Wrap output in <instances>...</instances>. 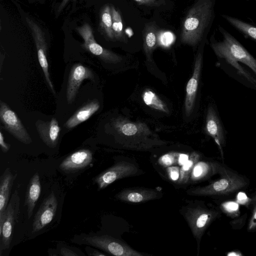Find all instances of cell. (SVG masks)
<instances>
[{
	"mask_svg": "<svg viewBox=\"0 0 256 256\" xmlns=\"http://www.w3.org/2000/svg\"><path fill=\"white\" fill-rule=\"evenodd\" d=\"M180 153L172 152L162 156L158 160V163L163 166L169 167L178 164Z\"/></svg>",
	"mask_w": 256,
	"mask_h": 256,
	"instance_id": "30",
	"label": "cell"
},
{
	"mask_svg": "<svg viewBox=\"0 0 256 256\" xmlns=\"http://www.w3.org/2000/svg\"><path fill=\"white\" fill-rule=\"evenodd\" d=\"M92 160V152L88 149H82L67 156L60 164L59 168L65 172H72L86 168Z\"/></svg>",
	"mask_w": 256,
	"mask_h": 256,
	"instance_id": "16",
	"label": "cell"
},
{
	"mask_svg": "<svg viewBox=\"0 0 256 256\" xmlns=\"http://www.w3.org/2000/svg\"><path fill=\"white\" fill-rule=\"evenodd\" d=\"M162 196V192L158 189L146 188H124L115 196L119 200L132 204L144 202Z\"/></svg>",
	"mask_w": 256,
	"mask_h": 256,
	"instance_id": "14",
	"label": "cell"
},
{
	"mask_svg": "<svg viewBox=\"0 0 256 256\" xmlns=\"http://www.w3.org/2000/svg\"><path fill=\"white\" fill-rule=\"evenodd\" d=\"M222 210L228 216H236L239 213V206L237 202H226L221 204Z\"/></svg>",
	"mask_w": 256,
	"mask_h": 256,
	"instance_id": "32",
	"label": "cell"
},
{
	"mask_svg": "<svg viewBox=\"0 0 256 256\" xmlns=\"http://www.w3.org/2000/svg\"><path fill=\"white\" fill-rule=\"evenodd\" d=\"M203 50H200L196 56L193 73L186 86L184 111L187 117L190 116L195 105L196 96L202 67Z\"/></svg>",
	"mask_w": 256,
	"mask_h": 256,
	"instance_id": "11",
	"label": "cell"
},
{
	"mask_svg": "<svg viewBox=\"0 0 256 256\" xmlns=\"http://www.w3.org/2000/svg\"><path fill=\"white\" fill-rule=\"evenodd\" d=\"M68 0H64L62 2L59 8L58 12H60L61 10L64 8V5L66 4Z\"/></svg>",
	"mask_w": 256,
	"mask_h": 256,
	"instance_id": "41",
	"label": "cell"
},
{
	"mask_svg": "<svg viewBox=\"0 0 256 256\" xmlns=\"http://www.w3.org/2000/svg\"><path fill=\"white\" fill-rule=\"evenodd\" d=\"M26 21L28 26L34 38L38 52V60L48 86L52 93L56 94L53 84L50 78L48 64L47 60V44L44 32L40 26L32 19L26 16Z\"/></svg>",
	"mask_w": 256,
	"mask_h": 256,
	"instance_id": "10",
	"label": "cell"
},
{
	"mask_svg": "<svg viewBox=\"0 0 256 256\" xmlns=\"http://www.w3.org/2000/svg\"><path fill=\"white\" fill-rule=\"evenodd\" d=\"M205 130L214 140L222 155V150L226 145V134L218 114L212 104H209L208 108Z\"/></svg>",
	"mask_w": 256,
	"mask_h": 256,
	"instance_id": "15",
	"label": "cell"
},
{
	"mask_svg": "<svg viewBox=\"0 0 256 256\" xmlns=\"http://www.w3.org/2000/svg\"><path fill=\"white\" fill-rule=\"evenodd\" d=\"M86 252L89 256H105L106 254L102 252H101L96 250L90 247H87L86 249Z\"/></svg>",
	"mask_w": 256,
	"mask_h": 256,
	"instance_id": "36",
	"label": "cell"
},
{
	"mask_svg": "<svg viewBox=\"0 0 256 256\" xmlns=\"http://www.w3.org/2000/svg\"><path fill=\"white\" fill-rule=\"evenodd\" d=\"M142 98L147 106L161 112H168L166 104L152 91L146 90L143 94Z\"/></svg>",
	"mask_w": 256,
	"mask_h": 256,
	"instance_id": "28",
	"label": "cell"
},
{
	"mask_svg": "<svg viewBox=\"0 0 256 256\" xmlns=\"http://www.w3.org/2000/svg\"><path fill=\"white\" fill-rule=\"evenodd\" d=\"M218 174L219 178L208 184L192 188L186 190V194L204 196L228 195L242 190L249 184L246 178L223 164Z\"/></svg>",
	"mask_w": 256,
	"mask_h": 256,
	"instance_id": "2",
	"label": "cell"
},
{
	"mask_svg": "<svg viewBox=\"0 0 256 256\" xmlns=\"http://www.w3.org/2000/svg\"><path fill=\"white\" fill-rule=\"evenodd\" d=\"M222 17L237 30L256 41V27L230 16L222 14Z\"/></svg>",
	"mask_w": 256,
	"mask_h": 256,
	"instance_id": "25",
	"label": "cell"
},
{
	"mask_svg": "<svg viewBox=\"0 0 256 256\" xmlns=\"http://www.w3.org/2000/svg\"><path fill=\"white\" fill-rule=\"evenodd\" d=\"M189 157L190 156L187 154H180L178 158V164L182 166L188 160Z\"/></svg>",
	"mask_w": 256,
	"mask_h": 256,
	"instance_id": "37",
	"label": "cell"
},
{
	"mask_svg": "<svg viewBox=\"0 0 256 256\" xmlns=\"http://www.w3.org/2000/svg\"><path fill=\"white\" fill-rule=\"evenodd\" d=\"M20 198L18 190L12 193L6 210L2 232L0 234V255L10 248L14 226L20 213Z\"/></svg>",
	"mask_w": 256,
	"mask_h": 256,
	"instance_id": "7",
	"label": "cell"
},
{
	"mask_svg": "<svg viewBox=\"0 0 256 256\" xmlns=\"http://www.w3.org/2000/svg\"><path fill=\"white\" fill-rule=\"evenodd\" d=\"M214 0H197L188 10L180 34L181 42L194 46L202 39L213 20Z\"/></svg>",
	"mask_w": 256,
	"mask_h": 256,
	"instance_id": "1",
	"label": "cell"
},
{
	"mask_svg": "<svg viewBox=\"0 0 256 256\" xmlns=\"http://www.w3.org/2000/svg\"><path fill=\"white\" fill-rule=\"evenodd\" d=\"M142 173V171L136 164L120 161L97 176L94 181L98 190H102L117 180L140 175Z\"/></svg>",
	"mask_w": 256,
	"mask_h": 256,
	"instance_id": "6",
	"label": "cell"
},
{
	"mask_svg": "<svg viewBox=\"0 0 256 256\" xmlns=\"http://www.w3.org/2000/svg\"><path fill=\"white\" fill-rule=\"evenodd\" d=\"M98 100H94L88 102L79 108L65 123L64 126L72 129L88 120L100 108Z\"/></svg>",
	"mask_w": 256,
	"mask_h": 256,
	"instance_id": "21",
	"label": "cell"
},
{
	"mask_svg": "<svg viewBox=\"0 0 256 256\" xmlns=\"http://www.w3.org/2000/svg\"><path fill=\"white\" fill-rule=\"evenodd\" d=\"M249 198L246 197V196L245 194L242 193H240L238 194L237 202H240L244 204H246L248 202V200Z\"/></svg>",
	"mask_w": 256,
	"mask_h": 256,
	"instance_id": "38",
	"label": "cell"
},
{
	"mask_svg": "<svg viewBox=\"0 0 256 256\" xmlns=\"http://www.w3.org/2000/svg\"><path fill=\"white\" fill-rule=\"evenodd\" d=\"M72 242L79 244H86L116 256H145L148 254L138 252L124 242L108 235L76 236Z\"/></svg>",
	"mask_w": 256,
	"mask_h": 256,
	"instance_id": "5",
	"label": "cell"
},
{
	"mask_svg": "<svg viewBox=\"0 0 256 256\" xmlns=\"http://www.w3.org/2000/svg\"><path fill=\"white\" fill-rule=\"evenodd\" d=\"M0 146L3 152H6L10 150V145L5 142L4 136L2 132H0Z\"/></svg>",
	"mask_w": 256,
	"mask_h": 256,
	"instance_id": "34",
	"label": "cell"
},
{
	"mask_svg": "<svg viewBox=\"0 0 256 256\" xmlns=\"http://www.w3.org/2000/svg\"><path fill=\"white\" fill-rule=\"evenodd\" d=\"M84 40L83 47L94 55L108 63L116 64L122 60V58L108 50L104 48L98 44L94 39L91 26L88 24L76 28Z\"/></svg>",
	"mask_w": 256,
	"mask_h": 256,
	"instance_id": "9",
	"label": "cell"
},
{
	"mask_svg": "<svg viewBox=\"0 0 256 256\" xmlns=\"http://www.w3.org/2000/svg\"><path fill=\"white\" fill-rule=\"evenodd\" d=\"M60 255L63 256H78V254L76 253L70 248L64 247L60 249Z\"/></svg>",
	"mask_w": 256,
	"mask_h": 256,
	"instance_id": "35",
	"label": "cell"
},
{
	"mask_svg": "<svg viewBox=\"0 0 256 256\" xmlns=\"http://www.w3.org/2000/svg\"><path fill=\"white\" fill-rule=\"evenodd\" d=\"M222 164L218 162L198 161L190 175V182H196L206 180L218 174Z\"/></svg>",
	"mask_w": 256,
	"mask_h": 256,
	"instance_id": "20",
	"label": "cell"
},
{
	"mask_svg": "<svg viewBox=\"0 0 256 256\" xmlns=\"http://www.w3.org/2000/svg\"><path fill=\"white\" fill-rule=\"evenodd\" d=\"M41 192L40 178L38 172L30 178L27 186L24 205L27 207L28 218L32 215L33 211Z\"/></svg>",
	"mask_w": 256,
	"mask_h": 256,
	"instance_id": "22",
	"label": "cell"
},
{
	"mask_svg": "<svg viewBox=\"0 0 256 256\" xmlns=\"http://www.w3.org/2000/svg\"><path fill=\"white\" fill-rule=\"evenodd\" d=\"M252 210L248 220L247 230L248 232L256 230V193L251 198Z\"/></svg>",
	"mask_w": 256,
	"mask_h": 256,
	"instance_id": "31",
	"label": "cell"
},
{
	"mask_svg": "<svg viewBox=\"0 0 256 256\" xmlns=\"http://www.w3.org/2000/svg\"><path fill=\"white\" fill-rule=\"evenodd\" d=\"M112 124L118 133L126 136H143L152 134L144 122H132L126 118H118L114 120Z\"/></svg>",
	"mask_w": 256,
	"mask_h": 256,
	"instance_id": "19",
	"label": "cell"
},
{
	"mask_svg": "<svg viewBox=\"0 0 256 256\" xmlns=\"http://www.w3.org/2000/svg\"><path fill=\"white\" fill-rule=\"evenodd\" d=\"M220 28L222 40L210 44L216 56L224 60L230 59L241 62L256 74V59L229 32L222 28Z\"/></svg>",
	"mask_w": 256,
	"mask_h": 256,
	"instance_id": "4",
	"label": "cell"
},
{
	"mask_svg": "<svg viewBox=\"0 0 256 256\" xmlns=\"http://www.w3.org/2000/svg\"><path fill=\"white\" fill-rule=\"evenodd\" d=\"M174 34L170 31L158 30V46L166 48L170 47L174 42Z\"/></svg>",
	"mask_w": 256,
	"mask_h": 256,
	"instance_id": "29",
	"label": "cell"
},
{
	"mask_svg": "<svg viewBox=\"0 0 256 256\" xmlns=\"http://www.w3.org/2000/svg\"><path fill=\"white\" fill-rule=\"evenodd\" d=\"M16 176V174H14L9 168H6L0 178V234L10 200V191Z\"/></svg>",
	"mask_w": 256,
	"mask_h": 256,
	"instance_id": "18",
	"label": "cell"
},
{
	"mask_svg": "<svg viewBox=\"0 0 256 256\" xmlns=\"http://www.w3.org/2000/svg\"><path fill=\"white\" fill-rule=\"evenodd\" d=\"M200 154L196 152L190 154L188 160L182 166L177 184H186L189 182L190 175L196 163L200 160Z\"/></svg>",
	"mask_w": 256,
	"mask_h": 256,
	"instance_id": "24",
	"label": "cell"
},
{
	"mask_svg": "<svg viewBox=\"0 0 256 256\" xmlns=\"http://www.w3.org/2000/svg\"><path fill=\"white\" fill-rule=\"evenodd\" d=\"M85 79L94 80L92 70L81 64L73 65L69 74L66 88L68 104H72L74 101L80 86Z\"/></svg>",
	"mask_w": 256,
	"mask_h": 256,
	"instance_id": "13",
	"label": "cell"
},
{
	"mask_svg": "<svg viewBox=\"0 0 256 256\" xmlns=\"http://www.w3.org/2000/svg\"><path fill=\"white\" fill-rule=\"evenodd\" d=\"M227 256H242L240 252L235 250L228 252Z\"/></svg>",
	"mask_w": 256,
	"mask_h": 256,
	"instance_id": "40",
	"label": "cell"
},
{
	"mask_svg": "<svg viewBox=\"0 0 256 256\" xmlns=\"http://www.w3.org/2000/svg\"><path fill=\"white\" fill-rule=\"evenodd\" d=\"M36 126L40 138L43 142L50 148H55L58 144L61 130L57 120L53 118L46 122L38 120Z\"/></svg>",
	"mask_w": 256,
	"mask_h": 256,
	"instance_id": "17",
	"label": "cell"
},
{
	"mask_svg": "<svg viewBox=\"0 0 256 256\" xmlns=\"http://www.w3.org/2000/svg\"><path fill=\"white\" fill-rule=\"evenodd\" d=\"M158 30L152 23L146 25L144 32V50L148 61L152 62V52L158 46Z\"/></svg>",
	"mask_w": 256,
	"mask_h": 256,
	"instance_id": "23",
	"label": "cell"
},
{
	"mask_svg": "<svg viewBox=\"0 0 256 256\" xmlns=\"http://www.w3.org/2000/svg\"><path fill=\"white\" fill-rule=\"evenodd\" d=\"M100 18V24L105 34L109 39L114 40L112 28L111 7L108 5H106L101 11Z\"/></svg>",
	"mask_w": 256,
	"mask_h": 256,
	"instance_id": "26",
	"label": "cell"
},
{
	"mask_svg": "<svg viewBox=\"0 0 256 256\" xmlns=\"http://www.w3.org/2000/svg\"><path fill=\"white\" fill-rule=\"evenodd\" d=\"M140 4L151 5L154 4L158 0H134Z\"/></svg>",
	"mask_w": 256,
	"mask_h": 256,
	"instance_id": "39",
	"label": "cell"
},
{
	"mask_svg": "<svg viewBox=\"0 0 256 256\" xmlns=\"http://www.w3.org/2000/svg\"><path fill=\"white\" fill-rule=\"evenodd\" d=\"M180 212L188 222L196 240L198 254L200 241L204 233L220 215V212L216 209L208 208L202 202H197L182 206Z\"/></svg>",
	"mask_w": 256,
	"mask_h": 256,
	"instance_id": "3",
	"label": "cell"
},
{
	"mask_svg": "<svg viewBox=\"0 0 256 256\" xmlns=\"http://www.w3.org/2000/svg\"><path fill=\"white\" fill-rule=\"evenodd\" d=\"M111 14L112 20V28L114 39L126 42V39L124 34L122 19L119 12L112 6Z\"/></svg>",
	"mask_w": 256,
	"mask_h": 256,
	"instance_id": "27",
	"label": "cell"
},
{
	"mask_svg": "<svg viewBox=\"0 0 256 256\" xmlns=\"http://www.w3.org/2000/svg\"><path fill=\"white\" fill-rule=\"evenodd\" d=\"M58 205L56 197L52 192L44 200L34 216L33 232L40 230L51 222L56 212Z\"/></svg>",
	"mask_w": 256,
	"mask_h": 256,
	"instance_id": "12",
	"label": "cell"
},
{
	"mask_svg": "<svg viewBox=\"0 0 256 256\" xmlns=\"http://www.w3.org/2000/svg\"><path fill=\"white\" fill-rule=\"evenodd\" d=\"M0 120L4 129L24 144L32 142L29 134L16 114L2 101L0 102Z\"/></svg>",
	"mask_w": 256,
	"mask_h": 256,
	"instance_id": "8",
	"label": "cell"
},
{
	"mask_svg": "<svg viewBox=\"0 0 256 256\" xmlns=\"http://www.w3.org/2000/svg\"><path fill=\"white\" fill-rule=\"evenodd\" d=\"M180 168L178 166L168 167L167 172L170 179L173 181L178 180L180 176Z\"/></svg>",
	"mask_w": 256,
	"mask_h": 256,
	"instance_id": "33",
	"label": "cell"
}]
</instances>
